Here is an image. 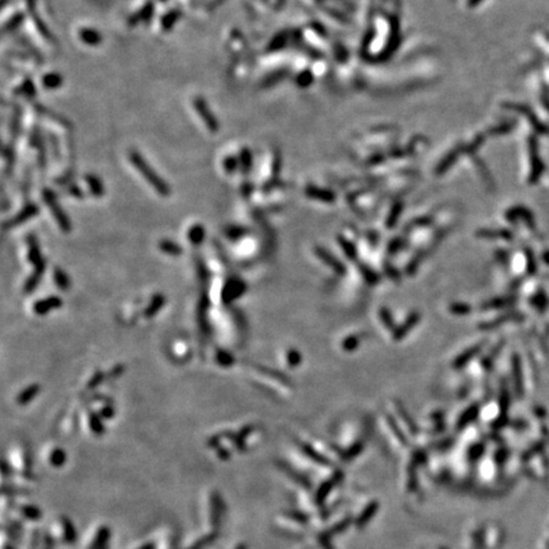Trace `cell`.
Returning a JSON list of instances; mask_svg holds the SVG:
<instances>
[{"mask_svg": "<svg viewBox=\"0 0 549 549\" xmlns=\"http://www.w3.org/2000/svg\"><path fill=\"white\" fill-rule=\"evenodd\" d=\"M67 462V454L63 449H55L50 455V463L54 467H61Z\"/></svg>", "mask_w": 549, "mask_h": 549, "instance_id": "28", "label": "cell"}, {"mask_svg": "<svg viewBox=\"0 0 549 549\" xmlns=\"http://www.w3.org/2000/svg\"><path fill=\"white\" fill-rule=\"evenodd\" d=\"M188 239L192 244H201L205 239V228L201 224H195L188 230Z\"/></svg>", "mask_w": 549, "mask_h": 549, "instance_id": "17", "label": "cell"}, {"mask_svg": "<svg viewBox=\"0 0 549 549\" xmlns=\"http://www.w3.org/2000/svg\"><path fill=\"white\" fill-rule=\"evenodd\" d=\"M225 233H227V237H229L230 239H238L241 236H244L245 229L241 227H237V225H232V227H228L225 229Z\"/></svg>", "mask_w": 549, "mask_h": 549, "instance_id": "30", "label": "cell"}, {"mask_svg": "<svg viewBox=\"0 0 549 549\" xmlns=\"http://www.w3.org/2000/svg\"><path fill=\"white\" fill-rule=\"evenodd\" d=\"M212 538H215L214 535H206L205 538H203L201 540H199V542H196L195 544H192V546L187 549H204L207 544L211 543Z\"/></svg>", "mask_w": 549, "mask_h": 549, "instance_id": "36", "label": "cell"}, {"mask_svg": "<svg viewBox=\"0 0 549 549\" xmlns=\"http://www.w3.org/2000/svg\"><path fill=\"white\" fill-rule=\"evenodd\" d=\"M38 392H39V386L37 385V384L30 385L18 395L17 401H18L19 405H27V403H30V402L36 397Z\"/></svg>", "mask_w": 549, "mask_h": 549, "instance_id": "19", "label": "cell"}, {"mask_svg": "<svg viewBox=\"0 0 549 549\" xmlns=\"http://www.w3.org/2000/svg\"><path fill=\"white\" fill-rule=\"evenodd\" d=\"M155 12V5L153 1H146L144 5L140 8L137 12H135L134 14H131L127 19V24L130 27H135L139 23H144V22H149Z\"/></svg>", "mask_w": 549, "mask_h": 549, "instance_id": "4", "label": "cell"}, {"mask_svg": "<svg viewBox=\"0 0 549 549\" xmlns=\"http://www.w3.org/2000/svg\"><path fill=\"white\" fill-rule=\"evenodd\" d=\"M61 304H63V302H61L60 298H58V296H51V298L43 299V300L37 302L34 307V313L38 314V315H43V314L48 313L50 310L60 308Z\"/></svg>", "mask_w": 549, "mask_h": 549, "instance_id": "9", "label": "cell"}, {"mask_svg": "<svg viewBox=\"0 0 549 549\" xmlns=\"http://www.w3.org/2000/svg\"><path fill=\"white\" fill-rule=\"evenodd\" d=\"M127 158L130 160V163L135 167L136 171L144 177L145 181L148 182L151 187L154 188L159 196L167 197L171 195V188L168 183L155 172V169L148 163V160L145 159L139 151L136 149H130L127 151Z\"/></svg>", "mask_w": 549, "mask_h": 549, "instance_id": "1", "label": "cell"}, {"mask_svg": "<svg viewBox=\"0 0 549 549\" xmlns=\"http://www.w3.org/2000/svg\"><path fill=\"white\" fill-rule=\"evenodd\" d=\"M416 320H418V314H413V315H412V317H411L410 319H408V322H406L405 324H403V326H405V327H403V328L399 329L398 333H395V335H398L395 338H397V340H399V338L403 337V335H405V333H406V331H407V332H408V331H410V329L412 328V327H413V324H414V323H416Z\"/></svg>", "mask_w": 549, "mask_h": 549, "instance_id": "33", "label": "cell"}, {"mask_svg": "<svg viewBox=\"0 0 549 549\" xmlns=\"http://www.w3.org/2000/svg\"><path fill=\"white\" fill-rule=\"evenodd\" d=\"M109 537H111L109 529L107 526H102L100 529V531L97 533L93 543L91 546V549H107L108 548Z\"/></svg>", "mask_w": 549, "mask_h": 549, "instance_id": "13", "label": "cell"}, {"mask_svg": "<svg viewBox=\"0 0 549 549\" xmlns=\"http://www.w3.org/2000/svg\"><path fill=\"white\" fill-rule=\"evenodd\" d=\"M28 254H30V260L34 263V266L43 262L42 257H41V252H39V247L34 236H31L28 238Z\"/></svg>", "mask_w": 549, "mask_h": 549, "instance_id": "18", "label": "cell"}, {"mask_svg": "<svg viewBox=\"0 0 549 549\" xmlns=\"http://www.w3.org/2000/svg\"><path fill=\"white\" fill-rule=\"evenodd\" d=\"M211 506H212V521H214L215 524H217V522H219V520H220L223 502H221V498H220V496H219V493H216V492H215V493H212Z\"/></svg>", "mask_w": 549, "mask_h": 549, "instance_id": "25", "label": "cell"}, {"mask_svg": "<svg viewBox=\"0 0 549 549\" xmlns=\"http://www.w3.org/2000/svg\"><path fill=\"white\" fill-rule=\"evenodd\" d=\"M47 549H48V548H47Z\"/></svg>", "mask_w": 549, "mask_h": 549, "instance_id": "44", "label": "cell"}, {"mask_svg": "<svg viewBox=\"0 0 549 549\" xmlns=\"http://www.w3.org/2000/svg\"><path fill=\"white\" fill-rule=\"evenodd\" d=\"M91 426L94 434L100 435V434H103V431H104V429H103L102 419H101V417L96 416V414H92L91 416Z\"/></svg>", "mask_w": 549, "mask_h": 549, "instance_id": "34", "label": "cell"}, {"mask_svg": "<svg viewBox=\"0 0 549 549\" xmlns=\"http://www.w3.org/2000/svg\"><path fill=\"white\" fill-rule=\"evenodd\" d=\"M4 157L6 158V173L12 172V168L14 166V150L12 146H5Z\"/></svg>", "mask_w": 549, "mask_h": 549, "instance_id": "31", "label": "cell"}, {"mask_svg": "<svg viewBox=\"0 0 549 549\" xmlns=\"http://www.w3.org/2000/svg\"><path fill=\"white\" fill-rule=\"evenodd\" d=\"M217 362L220 364V365L225 366V368H228L229 365H232L233 361H234V359L232 357V355L230 353H228L227 351H219L217 352Z\"/></svg>", "mask_w": 549, "mask_h": 549, "instance_id": "32", "label": "cell"}, {"mask_svg": "<svg viewBox=\"0 0 549 549\" xmlns=\"http://www.w3.org/2000/svg\"><path fill=\"white\" fill-rule=\"evenodd\" d=\"M300 361V355L296 351H290L289 352V362L290 365H296Z\"/></svg>", "mask_w": 549, "mask_h": 549, "instance_id": "39", "label": "cell"}, {"mask_svg": "<svg viewBox=\"0 0 549 549\" xmlns=\"http://www.w3.org/2000/svg\"><path fill=\"white\" fill-rule=\"evenodd\" d=\"M42 197L45 204L47 205V207L50 208L51 214L54 215L56 223L59 224V227H60L64 232H70V230H71V224H70L69 217L67 216L65 211H64L63 208H61V206L58 204L56 195H55L51 190L45 188V190L42 191Z\"/></svg>", "mask_w": 549, "mask_h": 549, "instance_id": "2", "label": "cell"}, {"mask_svg": "<svg viewBox=\"0 0 549 549\" xmlns=\"http://www.w3.org/2000/svg\"><path fill=\"white\" fill-rule=\"evenodd\" d=\"M154 548H155L154 543H146V544H144V546L140 547L139 549H154Z\"/></svg>", "mask_w": 549, "mask_h": 549, "instance_id": "42", "label": "cell"}, {"mask_svg": "<svg viewBox=\"0 0 549 549\" xmlns=\"http://www.w3.org/2000/svg\"><path fill=\"white\" fill-rule=\"evenodd\" d=\"M41 84L47 91H55L63 85V76L56 71L46 72L45 75L41 78Z\"/></svg>", "mask_w": 549, "mask_h": 549, "instance_id": "10", "label": "cell"}, {"mask_svg": "<svg viewBox=\"0 0 549 549\" xmlns=\"http://www.w3.org/2000/svg\"><path fill=\"white\" fill-rule=\"evenodd\" d=\"M22 117V111H19V108H17L14 111V116H13V124H12V131L14 134V136H17L19 134V129H21V120Z\"/></svg>", "mask_w": 549, "mask_h": 549, "instance_id": "35", "label": "cell"}, {"mask_svg": "<svg viewBox=\"0 0 549 549\" xmlns=\"http://www.w3.org/2000/svg\"><path fill=\"white\" fill-rule=\"evenodd\" d=\"M159 249L164 253L169 254V256H179L182 253V248L177 243L168 240V239L159 241Z\"/></svg>", "mask_w": 549, "mask_h": 549, "instance_id": "20", "label": "cell"}, {"mask_svg": "<svg viewBox=\"0 0 549 549\" xmlns=\"http://www.w3.org/2000/svg\"><path fill=\"white\" fill-rule=\"evenodd\" d=\"M101 416L104 417V418H111L113 416V410L111 407H104L101 412Z\"/></svg>", "mask_w": 549, "mask_h": 549, "instance_id": "40", "label": "cell"}, {"mask_svg": "<svg viewBox=\"0 0 549 549\" xmlns=\"http://www.w3.org/2000/svg\"><path fill=\"white\" fill-rule=\"evenodd\" d=\"M192 106L196 111V113L199 115V117L203 120V122L205 124L206 129L211 134H216L219 131V121H217L216 116L212 113L211 108L208 107L207 102L205 98L203 97H195L192 100Z\"/></svg>", "mask_w": 549, "mask_h": 549, "instance_id": "3", "label": "cell"}, {"mask_svg": "<svg viewBox=\"0 0 549 549\" xmlns=\"http://www.w3.org/2000/svg\"><path fill=\"white\" fill-rule=\"evenodd\" d=\"M68 193H69L70 196L76 197V199H83V197H84V193H83L82 188L78 187L76 184L70 183L69 188H68Z\"/></svg>", "mask_w": 549, "mask_h": 549, "instance_id": "37", "label": "cell"}, {"mask_svg": "<svg viewBox=\"0 0 549 549\" xmlns=\"http://www.w3.org/2000/svg\"><path fill=\"white\" fill-rule=\"evenodd\" d=\"M163 304H164V296L155 295L154 298H153V300H151L149 308L145 310V315H146V317H153V315H154V314L162 308V305Z\"/></svg>", "mask_w": 549, "mask_h": 549, "instance_id": "27", "label": "cell"}, {"mask_svg": "<svg viewBox=\"0 0 549 549\" xmlns=\"http://www.w3.org/2000/svg\"><path fill=\"white\" fill-rule=\"evenodd\" d=\"M159 1H162V3H166V1H168V0H159Z\"/></svg>", "mask_w": 549, "mask_h": 549, "instance_id": "43", "label": "cell"}, {"mask_svg": "<svg viewBox=\"0 0 549 549\" xmlns=\"http://www.w3.org/2000/svg\"><path fill=\"white\" fill-rule=\"evenodd\" d=\"M37 214H38V206L34 205V204L32 203L28 204V205L24 206V207L22 208V211H19L18 214L13 217V219L6 221V223L4 224V228L18 227V225H21V224L26 223V221H28L30 219L36 216Z\"/></svg>", "mask_w": 549, "mask_h": 549, "instance_id": "5", "label": "cell"}, {"mask_svg": "<svg viewBox=\"0 0 549 549\" xmlns=\"http://www.w3.org/2000/svg\"><path fill=\"white\" fill-rule=\"evenodd\" d=\"M239 166L243 173H248L252 168V162H253V155L249 148H241L239 151Z\"/></svg>", "mask_w": 549, "mask_h": 549, "instance_id": "16", "label": "cell"}, {"mask_svg": "<svg viewBox=\"0 0 549 549\" xmlns=\"http://www.w3.org/2000/svg\"><path fill=\"white\" fill-rule=\"evenodd\" d=\"M239 168V159L236 155H227L223 159V169L227 174H234Z\"/></svg>", "mask_w": 549, "mask_h": 549, "instance_id": "22", "label": "cell"}, {"mask_svg": "<svg viewBox=\"0 0 549 549\" xmlns=\"http://www.w3.org/2000/svg\"><path fill=\"white\" fill-rule=\"evenodd\" d=\"M243 291H245L244 282L233 278L225 284V287L223 290V299L225 300V303H230L233 300H236L238 296H240Z\"/></svg>", "mask_w": 549, "mask_h": 549, "instance_id": "6", "label": "cell"}, {"mask_svg": "<svg viewBox=\"0 0 549 549\" xmlns=\"http://www.w3.org/2000/svg\"><path fill=\"white\" fill-rule=\"evenodd\" d=\"M32 18H34V26H36V28L38 30L39 34H41V36H42L46 41H48V42H54V36L51 34V32H50V31L47 30V27L43 24L42 19H39L38 15H37L36 13H34V10H32Z\"/></svg>", "mask_w": 549, "mask_h": 549, "instance_id": "23", "label": "cell"}, {"mask_svg": "<svg viewBox=\"0 0 549 549\" xmlns=\"http://www.w3.org/2000/svg\"><path fill=\"white\" fill-rule=\"evenodd\" d=\"M34 109H36L37 113L42 116V117L51 118L54 122H56V124L60 125V126H63V127H70L69 121L65 120L63 116H59V115H56V113H52V111L47 109L45 106H42V104H34Z\"/></svg>", "mask_w": 549, "mask_h": 549, "instance_id": "12", "label": "cell"}, {"mask_svg": "<svg viewBox=\"0 0 549 549\" xmlns=\"http://www.w3.org/2000/svg\"><path fill=\"white\" fill-rule=\"evenodd\" d=\"M182 17V10L178 8H172V9L167 10L162 17H160V28L163 32H169L174 27L177 22L181 19Z\"/></svg>", "mask_w": 549, "mask_h": 549, "instance_id": "8", "label": "cell"}, {"mask_svg": "<svg viewBox=\"0 0 549 549\" xmlns=\"http://www.w3.org/2000/svg\"><path fill=\"white\" fill-rule=\"evenodd\" d=\"M251 191H252V184H249V182L243 184V188H241L243 196H249V195H251Z\"/></svg>", "mask_w": 549, "mask_h": 549, "instance_id": "41", "label": "cell"}, {"mask_svg": "<svg viewBox=\"0 0 549 549\" xmlns=\"http://www.w3.org/2000/svg\"><path fill=\"white\" fill-rule=\"evenodd\" d=\"M84 179H85V183H87L88 186V190H89V192H91V195H93L94 197L103 196L104 188H103V184L102 182H101V179L98 178L97 175L87 174L84 177Z\"/></svg>", "mask_w": 549, "mask_h": 549, "instance_id": "11", "label": "cell"}, {"mask_svg": "<svg viewBox=\"0 0 549 549\" xmlns=\"http://www.w3.org/2000/svg\"><path fill=\"white\" fill-rule=\"evenodd\" d=\"M19 511L28 520H38L42 516L41 510L37 506H34V505H23V506H21Z\"/></svg>", "mask_w": 549, "mask_h": 549, "instance_id": "24", "label": "cell"}, {"mask_svg": "<svg viewBox=\"0 0 549 549\" xmlns=\"http://www.w3.org/2000/svg\"><path fill=\"white\" fill-rule=\"evenodd\" d=\"M102 380H103V374H102V373H97V374L94 375L93 377H92V380L89 381V384H88V388H89V389H91V388H92V389H93L94 386L98 385V384H100Z\"/></svg>", "mask_w": 549, "mask_h": 549, "instance_id": "38", "label": "cell"}, {"mask_svg": "<svg viewBox=\"0 0 549 549\" xmlns=\"http://www.w3.org/2000/svg\"><path fill=\"white\" fill-rule=\"evenodd\" d=\"M43 269H45V262L39 263V265L36 266V270H34V274H31V277L28 278L26 285H24V291H26V293L34 291V290L36 289L39 280H41V277H42Z\"/></svg>", "mask_w": 549, "mask_h": 549, "instance_id": "14", "label": "cell"}, {"mask_svg": "<svg viewBox=\"0 0 549 549\" xmlns=\"http://www.w3.org/2000/svg\"><path fill=\"white\" fill-rule=\"evenodd\" d=\"M23 19H24L23 13H15V14L12 15V17L6 21V23L4 24L3 31L4 32H10V31L17 30V28L23 23Z\"/></svg>", "mask_w": 549, "mask_h": 549, "instance_id": "26", "label": "cell"}, {"mask_svg": "<svg viewBox=\"0 0 549 549\" xmlns=\"http://www.w3.org/2000/svg\"><path fill=\"white\" fill-rule=\"evenodd\" d=\"M17 92L21 93L22 96L26 97V98H28V100L34 98V97H36L37 89L34 80H32V78H24L23 82H22L21 84H19V87L17 88Z\"/></svg>", "mask_w": 549, "mask_h": 549, "instance_id": "15", "label": "cell"}, {"mask_svg": "<svg viewBox=\"0 0 549 549\" xmlns=\"http://www.w3.org/2000/svg\"><path fill=\"white\" fill-rule=\"evenodd\" d=\"M55 282H56V285H58L59 289L61 290H67L68 287H69V278H68V276L65 274V272L61 271V270L56 269L55 270Z\"/></svg>", "mask_w": 549, "mask_h": 549, "instance_id": "29", "label": "cell"}, {"mask_svg": "<svg viewBox=\"0 0 549 549\" xmlns=\"http://www.w3.org/2000/svg\"><path fill=\"white\" fill-rule=\"evenodd\" d=\"M78 37L84 45L87 46H98L102 43V34L96 30V28L91 27H82L78 30Z\"/></svg>", "mask_w": 549, "mask_h": 549, "instance_id": "7", "label": "cell"}, {"mask_svg": "<svg viewBox=\"0 0 549 549\" xmlns=\"http://www.w3.org/2000/svg\"><path fill=\"white\" fill-rule=\"evenodd\" d=\"M61 522H63L64 539H65V542H68V543H74V542L76 540V531H75V528H74V524H72L68 517H63Z\"/></svg>", "mask_w": 549, "mask_h": 549, "instance_id": "21", "label": "cell"}]
</instances>
